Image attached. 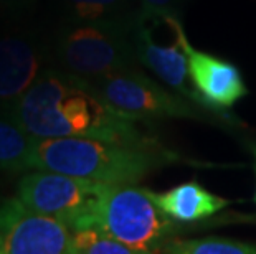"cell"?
Returning <instances> with one entry per match:
<instances>
[{
    "label": "cell",
    "instance_id": "5bb4252c",
    "mask_svg": "<svg viewBox=\"0 0 256 254\" xmlns=\"http://www.w3.org/2000/svg\"><path fill=\"white\" fill-rule=\"evenodd\" d=\"M160 253L166 254H256V243L235 238H170Z\"/></svg>",
    "mask_w": 256,
    "mask_h": 254
},
{
    "label": "cell",
    "instance_id": "5b68a950",
    "mask_svg": "<svg viewBox=\"0 0 256 254\" xmlns=\"http://www.w3.org/2000/svg\"><path fill=\"white\" fill-rule=\"evenodd\" d=\"M90 83L108 104L136 121L188 119L215 126H230L216 112L194 104L192 101L174 93L172 89H166L164 86L146 76L140 68L114 73L110 76L92 79Z\"/></svg>",
    "mask_w": 256,
    "mask_h": 254
},
{
    "label": "cell",
    "instance_id": "9a60e30c",
    "mask_svg": "<svg viewBox=\"0 0 256 254\" xmlns=\"http://www.w3.org/2000/svg\"><path fill=\"white\" fill-rule=\"evenodd\" d=\"M70 254H134V251L100 228L73 231Z\"/></svg>",
    "mask_w": 256,
    "mask_h": 254
},
{
    "label": "cell",
    "instance_id": "ac0fdd59",
    "mask_svg": "<svg viewBox=\"0 0 256 254\" xmlns=\"http://www.w3.org/2000/svg\"><path fill=\"white\" fill-rule=\"evenodd\" d=\"M250 150H252V154L254 157V164H256V142H252L250 144Z\"/></svg>",
    "mask_w": 256,
    "mask_h": 254
},
{
    "label": "cell",
    "instance_id": "6da1fadb",
    "mask_svg": "<svg viewBox=\"0 0 256 254\" xmlns=\"http://www.w3.org/2000/svg\"><path fill=\"white\" fill-rule=\"evenodd\" d=\"M35 139L88 137L111 142L160 144L140 121L128 117L101 98L88 79L50 66L5 112Z\"/></svg>",
    "mask_w": 256,
    "mask_h": 254
},
{
    "label": "cell",
    "instance_id": "7a4b0ae2",
    "mask_svg": "<svg viewBox=\"0 0 256 254\" xmlns=\"http://www.w3.org/2000/svg\"><path fill=\"white\" fill-rule=\"evenodd\" d=\"M182 157L162 144L144 145L88 137L36 139L32 169L52 170L100 183H138Z\"/></svg>",
    "mask_w": 256,
    "mask_h": 254
},
{
    "label": "cell",
    "instance_id": "277c9868",
    "mask_svg": "<svg viewBox=\"0 0 256 254\" xmlns=\"http://www.w3.org/2000/svg\"><path fill=\"white\" fill-rule=\"evenodd\" d=\"M92 228H100L134 251L160 253V248L182 233L180 223L167 216L147 188L134 183H106L96 205Z\"/></svg>",
    "mask_w": 256,
    "mask_h": 254
},
{
    "label": "cell",
    "instance_id": "4fadbf2b",
    "mask_svg": "<svg viewBox=\"0 0 256 254\" xmlns=\"http://www.w3.org/2000/svg\"><path fill=\"white\" fill-rule=\"evenodd\" d=\"M36 142L12 119L0 114V174H18L32 169V152Z\"/></svg>",
    "mask_w": 256,
    "mask_h": 254
},
{
    "label": "cell",
    "instance_id": "ba28073f",
    "mask_svg": "<svg viewBox=\"0 0 256 254\" xmlns=\"http://www.w3.org/2000/svg\"><path fill=\"white\" fill-rule=\"evenodd\" d=\"M73 231L17 198L0 197V254H70Z\"/></svg>",
    "mask_w": 256,
    "mask_h": 254
},
{
    "label": "cell",
    "instance_id": "8fae6325",
    "mask_svg": "<svg viewBox=\"0 0 256 254\" xmlns=\"http://www.w3.org/2000/svg\"><path fill=\"white\" fill-rule=\"evenodd\" d=\"M149 193L157 207L180 225L198 223L202 220L223 212L233 203L232 200L208 192L197 180L185 182L164 193L150 190Z\"/></svg>",
    "mask_w": 256,
    "mask_h": 254
},
{
    "label": "cell",
    "instance_id": "e0dca14e",
    "mask_svg": "<svg viewBox=\"0 0 256 254\" xmlns=\"http://www.w3.org/2000/svg\"><path fill=\"white\" fill-rule=\"evenodd\" d=\"M36 0H0V17L2 18H24L34 10Z\"/></svg>",
    "mask_w": 256,
    "mask_h": 254
},
{
    "label": "cell",
    "instance_id": "7c38bea8",
    "mask_svg": "<svg viewBox=\"0 0 256 254\" xmlns=\"http://www.w3.org/2000/svg\"><path fill=\"white\" fill-rule=\"evenodd\" d=\"M63 21H130L139 17L138 0H58Z\"/></svg>",
    "mask_w": 256,
    "mask_h": 254
},
{
    "label": "cell",
    "instance_id": "9c48e42d",
    "mask_svg": "<svg viewBox=\"0 0 256 254\" xmlns=\"http://www.w3.org/2000/svg\"><path fill=\"white\" fill-rule=\"evenodd\" d=\"M164 21L172 31V41L168 45L157 43L152 36V23L138 17L132 30V41L138 61L156 74L174 93L184 96L194 104L205 107L204 99L195 89L188 73V58L180 40V17H166ZM210 111V109H208Z\"/></svg>",
    "mask_w": 256,
    "mask_h": 254
},
{
    "label": "cell",
    "instance_id": "2e32d148",
    "mask_svg": "<svg viewBox=\"0 0 256 254\" xmlns=\"http://www.w3.org/2000/svg\"><path fill=\"white\" fill-rule=\"evenodd\" d=\"M188 0H138L139 18L160 21L166 17H180Z\"/></svg>",
    "mask_w": 256,
    "mask_h": 254
},
{
    "label": "cell",
    "instance_id": "3957f363",
    "mask_svg": "<svg viewBox=\"0 0 256 254\" xmlns=\"http://www.w3.org/2000/svg\"><path fill=\"white\" fill-rule=\"evenodd\" d=\"M136 20L62 21L50 38L53 66L90 81L139 69L132 41Z\"/></svg>",
    "mask_w": 256,
    "mask_h": 254
},
{
    "label": "cell",
    "instance_id": "8992f818",
    "mask_svg": "<svg viewBox=\"0 0 256 254\" xmlns=\"http://www.w3.org/2000/svg\"><path fill=\"white\" fill-rule=\"evenodd\" d=\"M106 183L52 170L28 172L18 180L17 195L26 207L63 221L72 231L92 228L96 205Z\"/></svg>",
    "mask_w": 256,
    "mask_h": 254
},
{
    "label": "cell",
    "instance_id": "d6986e66",
    "mask_svg": "<svg viewBox=\"0 0 256 254\" xmlns=\"http://www.w3.org/2000/svg\"><path fill=\"white\" fill-rule=\"evenodd\" d=\"M254 169H256V164H254ZM254 202H256V193H254Z\"/></svg>",
    "mask_w": 256,
    "mask_h": 254
},
{
    "label": "cell",
    "instance_id": "52a82bcc",
    "mask_svg": "<svg viewBox=\"0 0 256 254\" xmlns=\"http://www.w3.org/2000/svg\"><path fill=\"white\" fill-rule=\"evenodd\" d=\"M50 66V38L20 23V18L0 17V114L4 116Z\"/></svg>",
    "mask_w": 256,
    "mask_h": 254
},
{
    "label": "cell",
    "instance_id": "30bf717a",
    "mask_svg": "<svg viewBox=\"0 0 256 254\" xmlns=\"http://www.w3.org/2000/svg\"><path fill=\"white\" fill-rule=\"evenodd\" d=\"M180 40L188 58L190 79L210 111L222 116L230 126L243 127L244 122L228 112L240 99L248 96L242 71L233 63L197 50L188 41L184 26L180 25Z\"/></svg>",
    "mask_w": 256,
    "mask_h": 254
}]
</instances>
